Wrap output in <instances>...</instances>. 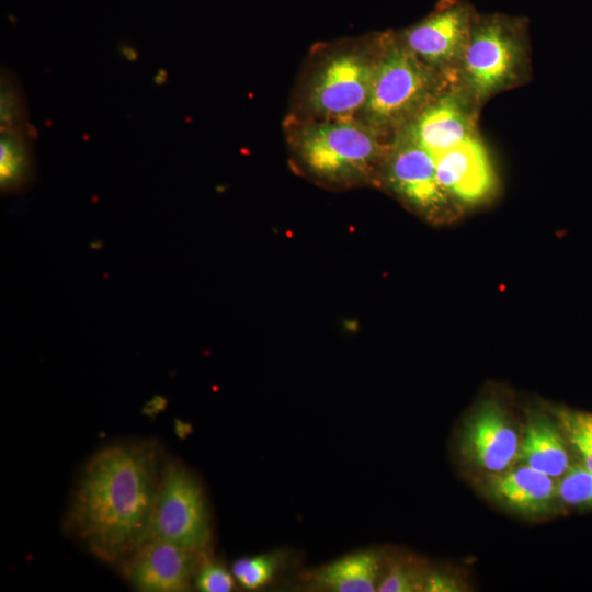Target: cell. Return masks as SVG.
<instances>
[{"label": "cell", "mask_w": 592, "mask_h": 592, "mask_svg": "<svg viewBox=\"0 0 592 592\" xmlns=\"http://www.w3.org/2000/svg\"><path fill=\"white\" fill-rule=\"evenodd\" d=\"M382 170L394 193L419 213L441 218L449 212L452 201L437 181L435 157L406 133L395 134Z\"/></svg>", "instance_id": "obj_7"}, {"label": "cell", "mask_w": 592, "mask_h": 592, "mask_svg": "<svg viewBox=\"0 0 592 592\" xmlns=\"http://www.w3.org/2000/svg\"><path fill=\"white\" fill-rule=\"evenodd\" d=\"M424 580L420 573L405 566H394L377 587L380 592L423 591Z\"/></svg>", "instance_id": "obj_21"}, {"label": "cell", "mask_w": 592, "mask_h": 592, "mask_svg": "<svg viewBox=\"0 0 592 592\" xmlns=\"http://www.w3.org/2000/svg\"><path fill=\"white\" fill-rule=\"evenodd\" d=\"M557 418L584 467L592 471V414L558 410Z\"/></svg>", "instance_id": "obj_18"}, {"label": "cell", "mask_w": 592, "mask_h": 592, "mask_svg": "<svg viewBox=\"0 0 592 592\" xmlns=\"http://www.w3.org/2000/svg\"><path fill=\"white\" fill-rule=\"evenodd\" d=\"M134 551L124 571L137 590L180 592L190 587L197 571L201 550L153 539L145 542Z\"/></svg>", "instance_id": "obj_11"}, {"label": "cell", "mask_w": 592, "mask_h": 592, "mask_svg": "<svg viewBox=\"0 0 592 592\" xmlns=\"http://www.w3.org/2000/svg\"><path fill=\"white\" fill-rule=\"evenodd\" d=\"M384 42L361 121L383 134H396L456 79L425 65L401 39Z\"/></svg>", "instance_id": "obj_2"}, {"label": "cell", "mask_w": 592, "mask_h": 592, "mask_svg": "<svg viewBox=\"0 0 592 592\" xmlns=\"http://www.w3.org/2000/svg\"><path fill=\"white\" fill-rule=\"evenodd\" d=\"M209 537V515L200 485L181 465L169 463L161 471L150 524L141 544L158 539L202 550Z\"/></svg>", "instance_id": "obj_5"}, {"label": "cell", "mask_w": 592, "mask_h": 592, "mask_svg": "<svg viewBox=\"0 0 592 592\" xmlns=\"http://www.w3.org/2000/svg\"><path fill=\"white\" fill-rule=\"evenodd\" d=\"M526 60L525 41L520 30L508 20L489 18L473 23L457 81L480 105L521 82Z\"/></svg>", "instance_id": "obj_4"}, {"label": "cell", "mask_w": 592, "mask_h": 592, "mask_svg": "<svg viewBox=\"0 0 592 592\" xmlns=\"http://www.w3.org/2000/svg\"><path fill=\"white\" fill-rule=\"evenodd\" d=\"M473 20L463 4H448L403 32L401 41L425 65L457 80Z\"/></svg>", "instance_id": "obj_9"}, {"label": "cell", "mask_w": 592, "mask_h": 592, "mask_svg": "<svg viewBox=\"0 0 592 592\" xmlns=\"http://www.w3.org/2000/svg\"><path fill=\"white\" fill-rule=\"evenodd\" d=\"M557 485V494L570 505H592V471L583 467L569 468Z\"/></svg>", "instance_id": "obj_20"}, {"label": "cell", "mask_w": 592, "mask_h": 592, "mask_svg": "<svg viewBox=\"0 0 592 592\" xmlns=\"http://www.w3.org/2000/svg\"><path fill=\"white\" fill-rule=\"evenodd\" d=\"M195 584L203 592H229L234 589V576L224 567L205 562L195 577Z\"/></svg>", "instance_id": "obj_22"}, {"label": "cell", "mask_w": 592, "mask_h": 592, "mask_svg": "<svg viewBox=\"0 0 592 592\" xmlns=\"http://www.w3.org/2000/svg\"><path fill=\"white\" fill-rule=\"evenodd\" d=\"M521 440L496 400L480 402L467 418L460 436L463 456L474 466L499 474L516 460Z\"/></svg>", "instance_id": "obj_10"}, {"label": "cell", "mask_w": 592, "mask_h": 592, "mask_svg": "<svg viewBox=\"0 0 592 592\" xmlns=\"http://www.w3.org/2000/svg\"><path fill=\"white\" fill-rule=\"evenodd\" d=\"M457 588L458 585L453 578H449L446 574L432 573L425 578L423 591H429V592L460 591V589H457Z\"/></svg>", "instance_id": "obj_23"}, {"label": "cell", "mask_w": 592, "mask_h": 592, "mask_svg": "<svg viewBox=\"0 0 592 592\" xmlns=\"http://www.w3.org/2000/svg\"><path fill=\"white\" fill-rule=\"evenodd\" d=\"M160 475L155 448L145 443L100 451L76 488L70 528L105 560L134 551L149 527Z\"/></svg>", "instance_id": "obj_1"}, {"label": "cell", "mask_w": 592, "mask_h": 592, "mask_svg": "<svg viewBox=\"0 0 592 592\" xmlns=\"http://www.w3.org/2000/svg\"><path fill=\"white\" fill-rule=\"evenodd\" d=\"M478 106L456 80L400 130L436 157L477 135Z\"/></svg>", "instance_id": "obj_8"}, {"label": "cell", "mask_w": 592, "mask_h": 592, "mask_svg": "<svg viewBox=\"0 0 592 592\" xmlns=\"http://www.w3.org/2000/svg\"><path fill=\"white\" fill-rule=\"evenodd\" d=\"M1 130L31 133L22 87L7 69L1 73Z\"/></svg>", "instance_id": "obj_17"}, {"label": "cell", "mask_w": 592, "mask_h": 592, "mask_svg": "<svg viewBox=\"0 0 592 592\" xmlns=\"http://www.w3.org/2000/svg\"><path fill=\"white\" fill-rule=\"evenodd\" d=\"M33 135L30 132L1 130L0 190L4 196L18 195L36 180Z\"/></svg>", "instance_id": "obj_15"}, {"label": "cell", "mask_w": 592, "mask_h": 592, "mask_svg": "<svg viewBox=\"0 0 592 592\" xmlns=\"http://www.w3.org/2000/svg\"><path fill=\"white\" fill-rule=\"evenodd\" d=\"M375 57L350 49L332 54L307 88L309 110L323 119H351L361 113L371 88Z\"/></svg>", "instance_id": "obj_6"}, {"label": "cell", "mask_w": 592, "mask_h": 592, "mask_svg": "<svg viewBox=\"0 0 592 592\" xmlns=\"http://www.w3.org/2000/svg\"><path fill=\"white\" fill-rule=\"evenodd\" d=\"M384 135L361 119H322L296 127L291 145L315 178L349 184L383 167L390 146L382 141Z\"/></svg>", "instance_id": "obj_3"}, {"label": "cell", "mask_w": 592, "mask_h": 592, "mask_svg": "<svg viewBox=\"0 0 592 592\" xmlns=\"http://www.w3.org/2000/svg\"><path fill=\"white\" fill-rule=\"evenodd\" d=\"M516 460L553 478L569 469V456L557 425L544 414L531 413Z\"/></svg>", "instance_id": "obj_14"}, {"label": "cell", "mask_w": 592, "mask_h": 592, "mask_svg": "<svg viewBox=\"0 0 592 592\" xmlns=\"http://www.w3.org/2000/svg\"><path fill=\"white\" fill-rule=\"evenodd\" d=\"M488 492L504 506L525 515L547 511L557 494L553 477L526 465L492 474Z\"/></svg>", "instance_id": "obj_13"}, {"label": "cell", "mask_w": 592, "mask_h": 592, "mask_svg": "<svg viewBox=\"0 0 592 592\" xmlns=\"http://www.w3.org/2000/svg\"><path fill=\"white\" fill-rule=\"evenodd\" d=\"M277 557L260 555L240 558L232 565V576L246 589L254 590L265 585L277 568Z\"/></svg>", "instance_id": "obj_19"}, {"label": "cell", "mask_w": 592, "mask_h": 592, "mask_svg": "<svg viewBox=\"0 0 592 592\" xmlns=\"http://www.w3.org/2000/svg\"><path fill=\"white\" fill-rule=\"evenodd\" d=\"M435 167L437 181L452 203L476 205L496 187V174L478 135L436 156Z\"/></svg>", "instance_id": "obj_12"}, {"label": "cell", "mask_w": 592, "mask_h": 592, "mask_svg": "<svg viewBox=\"0 0 592 592\" xmlns=\"http://www.w3.org/2000/svg\"><path fill=\"white\" fill-rule=\"evenodd\" d=\"M379 557L375 551H360L335 560L316 572L318 587L334 592L377 590Z\"/></svg>", "instance_id": "obj_16"}]
</instances>
